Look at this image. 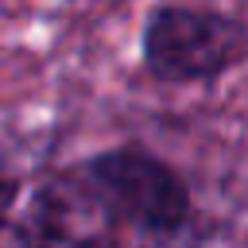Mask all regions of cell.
Instances as JSON below:
<instances>
[{
    "label": "cell",
    "mask_w": 248,
    "mask_h": 248,
    "mask_svg": "<svg viewBox=\"0 0 248 248\" xmlns=\"http://www.w3.org/2000/svg\"><path fill=\"white\" fill-rule=\"evenodd\" d=\"M74 170L101 198L120 232L140 236L147 248H198L202 209L178 163L143 140H120L74 159Z\"/></svg>",
    "instance_id": "obj_1"
},
{
    "label": "cell",
    "mask_w": 248,
    "mask_h": 248,
    "mask_svg": "<svg viewBox=\"0 0 248 248\" xmlns=\"http://www.w3.org/2000/svg\"><path fill=\"white\" fill-rule=\"evenodd\" d=\"M248 62V23L217 4L159 0L140 23V70L167 89H205Z\"/></svg>",
    "instance_id": "obj_2"
},
{
    "label": "cell",
    "mask_w": 248,
    "mask_h": 248,
    "mask_svg": "<svg viewBox=\"0 0 248 248\" xmlns=\"http://www.w3.org/2000/svg\"><path fill=\"white\" fill-rule=\"evenodd\" d=\"M124 236L74 163H54L23 178L0 229L4 248H128Z\"/></svg>",
    "instance_id": "obj_3"
},
{
    "label": "cell",
    "mask_w": 248,
    "mask_h": 248,
    "mask_svg": "<svg viewBox=\"0 0 248 248\" xmlns=\"http://www.w3.org/2000/svg\"><path fill=\"white\" fill-rule=\"evenodd\" d=\"M0 248H4V244H0Z\"/></svg>",
    "instance_id": "obj_4"
}]
</instances>
